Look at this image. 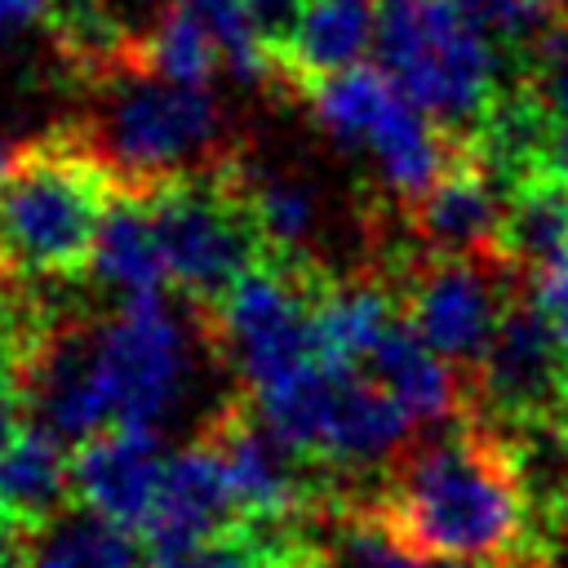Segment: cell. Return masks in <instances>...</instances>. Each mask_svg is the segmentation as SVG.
I'll use <instances>...</instances> for the list:
<instances>
[{
  "label": "cell",
  "instance_id": "484cf974",
  "mask_svg": "<svg viewBox=\"0 0 568 568\" xmlns=\"http://www.w3.org/2000/svg\"><path fill=\"white\" fill-rule=\"evenodd\" d=\"M49 18H53V0H0V36L49 27Z\"/></svg>",
  "mask_w": 568,
  "mask_h": 568
},
{
  "label": "cell",
  "instance_id": "9a60e30c",
  "mask_svg": "<svg viewBox=\"0 0 568 568\" xmlns=\"http://www.w3.org/2000/svg\"><path fill=\"white\" fill-rule=\"evenodd\" d=\"M75 501V470L67 439L53 430L18 426V435L0 448V519L18 528H40L58 519Z\"/></svg>",
  "mask_w": 568,
  "mask_h": 568
},
{
  "label": "cell",
  "instance_id": "ffe728a7",
  "mask_svg": "<svg viewBox=\"0 0 568 568\" xmlns=\"http://www.w3.org/2000/svg\"><path fill=\"white\" fill-rule=\"evenodd\" d=\"M373 40H377V0H306L280 89L297 93L306 80L364 62V53H373Z\"/></svg>",
  "mask_w": 568,
  "mask_h": 568
},
{
  "label": "cell",
  "instance_id": "2e32d148",
  "mask_svg": "<svg viewBox=\"0 0 568 568\" xmlns=\"http://www.w3.org/2000/svg\"><path fill=\"white\" fill-rule=\"evenodd\" d=\"M93 280L115 297H151L164 293L169 284V266H164V248L151 222V204L146 195L120 191L98 226V244H93V262H89Z\"/></svg>",
  "mask_w": 568,
  "mask_h": 568
},
{
  "label": "cell",
  "instance_id": "8992f818",
  "mask_svg": "<svg viewBox=\"0 0 568 568\" xmlns=\"http://www.w3.org/2000/svg\"><path fill=\"white\" fill-rule=\"evenodd\" d=\"M146 204L164 248L169 284L186 293L195 315H209L257 262L271 257L235 160L213 173L178 178L151 191Z\"/></svg>",
  "mask_w": 568,
  "mask_h": 568
},
{
  "label": "cell",
  "instance_id": "7a4b0ae2",
  "mask_svg": "<svg viewBox=\"0 0 568 568\" xmlns=\"http://www.w3.org/2000/svg\"><path fill=\"white\" fill-rule=\"evenodd\" d=\"M89 111L80 138L111 169L120 191L151 195L178 178L213 173L240 155L231 120L209 84H182L151 71L133 44L84 80Z\"/></svg>",
  "mask_w": 568,
  "mask_h": 568
},
{
  "label": "cell",
  "instance_id": "f546056e",
  "mask_svg": "<svg viewBox=\"0 0 568 568\" xmlns=\"http://www.w3.org/2000/svg\"><path fill=\"white\" fill-rule=\"evenodd\" d=\"M13 155H18V142H4V138H0V191H4V178H9V169H13Z\"/></svg>",
  "mask_w": 568,
  "mask_h": 568
},
{
  "label": "cell",
  "instance_id": "7402d4cb",
  "mask_svg": "<svg viewBox=\"0 0 568 568\" xmlns=\"http://www.w3.org/2000/svg\"><path fill=\"white\" fill-rule=\"evenodd\" d=\"M457 4L479 27V36L506 58L515 75H524L528 62L550 44V36L568 27L555 0H457Z\"/></svg>",
  "mask_w": 568,
  "mask_h": 568
},
{
  "label": "cell",
  "instance_id": "6da1fadb",
  "mask_svg": "<svg viewBox=\"0 0 568 568\" xmlns=\"http://www.w3.org/2000/svg\"><path fill=\"white\" fill-rule=\"evenodd\" d=\"M373 506L430 559L550 568L555 541L506 430L462 417L435 439H413L382 475Z\"/></svg>",
  "mask_w": 568,
  "mask_h": 568
},
{
  "label": "cell",
  "instance_id": "52a82bcc",
  "mask_svg": "<svg viewBox=\"0 0 568 568\" xmlns=\"http://www.w3.org/2000/svg\"><path fill=\"white\" fill-rule=\"evenodd\" d=\"M328 275V266L266 257L209 315H195L204 342L240 377L244 395H262L324 359L315 342V297Z\"/></svg>",
  "mask_w": 568,
  "mask_h": 568
},
{
  "label": "cell",
  "instance_id": "f1b7e54d",
  "mask_svg": "<svg viewBox=\"0 0 568 568\" xmlns=\"http://www.w3.org/2000/svg\"><path fill=\"white\" fill-rule=\"evenodd\" d=\"M546 164L568 173V115H564V120H555V124H550V133H546Z\"/></svg>",
  "mask_w": 568,
  "mask_h": 568
},
{
  "label": "cell",
  "instance_id": "4316f807",
  "mask_svg": "<svg viewBox=\"0 0 568 568\" xmlns=\"http://www.w3.org/2000/svg\"><path fill=\"white\" fill-rule=\"evenodd\" d=\"M0 568H27V528L0 519Z\"/></svg>",
  "mask_w": 568,
  "mask_h": 568
},
{
  "label": "cell",
  "instance_id": "4fadbf2b",
  "mask_svg": "<svg viewBox=\"0 0 568 568\" xmlns=\"http://www.w3.org/2000/svg\"><path fill=\"white\" fill-rule=\"evenodd\" d=\"M240 524V506L226 479V466L217 457V448L195 435L186 448H178L164 462V479H160V497L155 510L142 528L151 555L160 550H178L186 541H200L209 532H222Z\"/></svg>",
  "mask_w": 568,
  "mask_h": 568
},
{
  "label": "cell",
  "instance_id": "44dd1931",
  "mask_svg": "<svg viewBox=\"0 0 568 568\" xmlns=\"http://www.w3.org/2000/svg\"><path fill=\"white\" fill-rule=\"evenodd\" d=\"M133 53L151 71H160L169 80H182V84H213V75L222 71V53H217L209 27L200 22V13L186 0L160 9L133 36Z\"/></svg>",
  "mask_w": 568,
  "mask_h": 568
},
{
  "label": "cell",
  "instance_id": "8fae6325",
  "mask_svg": "<svg viewBox=\"0 0 568 568\" xmlns=\"http://www.w3.org/2000/svg\"><path fill=\"white\" fill-rule=\"evenodd\" d=\"M501 217L506 186L470 146L448 164L435 186L404 204V226L417 253L448 257H501Z\"/></svg>",
  "mask_w": 568,
  "mask_h": 568
},
{
  "label": "cell",
  "instance_id": "d6a6232c",
  "mask_svg": "<svg viewBox=\"0 0 568 568\" xmlns=\"http://www.w3.org/2000/svg\"><path fill=\"white\" fill-rule=\"evenodd\" d=\"M564 430H568V422H564Z\"/></svg>",
  "mask_w": 568,
  "mask_h": 568
},
{
  "label": "cell",
  "instance_id": "5b68a950",
  "mask_svg": "<svg viewBox=\"0 0 568 568\" xmlns=\"http://www.w3.org/2000/svg\"><path fill=\"white\" fill-rule=\"evenodd\" d=\"M297 98L306 102L315 129L351 160H364L399 209L435 186L466 151V142H457L382 67L368 62L306 80Z\"/></svg>",
  "mask_w": 568,
  "mask_h": 568
},
{
  "label": "cell",
  "instance_id": "83f0119b",
  "mask_svg": "<svg viewBox=\"0 0 568 568\" xmlns=\"http://www.w3.org/2000/svg\"><path fill=\"white\" fill-rule=\"evenodd\" d=\"M22 390L13 382H0V448L18 435V417H22Z\"/></svg>",
  "mask_w": 568,
  "mask_h": 568
},
{
  "label": "cell",
  "instance_id": "277c9868",
  "mask_svg": "<svg viewBox=\"0 0 568 568\" xmlns=\"http://www.w3.org/2000/svg\"><path fill=\"white\" fill-rule=\"evenodd\" d=\"M377 67L457 142H470L497 98L519 84L457 0H377Z\"/></svg>",
  "mask_w": 568,
  "mask_h": 568
},
{
  "label": "cell",
  "instance_id": "e0dca14e",
  "mask_svg": "<svg viewBox=\"0 0 568 568\" xmlns=\"http://www.w3.org/2000/svg\"><path fill=\"white\" fill-rule=\"evenodd\" d=\"M235 173L244 182V195L257 213V226L266 235V253L280 262H311L324 266L320 257V226H324V200L320 191L288 169H266V164H248L244 155H235Z\"/></svg>",
  "mask_w": 568,
  "mask_h": 568
},
{
  "label": "cell",
  "instance_id": "9c48e42d",
  "mask_svg": "<svg viewBox=\"0 0 568 568\" xmlns=\"http://www.w3.org/2000/svg\"><path fill=\"white\" fill-rule=\"evenodd\" d=\"M470 417L506 435L568 422V346L524 284L470 373Z\"/></svg>",
  "mask_w": 568,
  "mask_h": 568
},
{
  "label": "cell",
  "instance_id": "7c38bea8",
  "mask_svg": "<svg viewBox=\"0 0 568 568\" xmlns=\"http://www.w3.org/2000/svg\"><path fill=\"white\" fill-rule=\"evenodd\" d=\"M164 462L169 457L160 448L155 426L115 422L75 448V457H71L75 501L142 532L155 510V497H160Z\"/></svg>",
  "mask_w": 568,
  "mask_h": 568
},
{
  "label": "cell",
  "instance_id": "cb8c5ba5",
  "mask_svg": "<svg viewBox=\"0 0 568 568\" xmlns=\"http://www.w3.org/2000/svg\"><path fill=\"white\" fill-rule=\"evenodd\" d=\"M244 9H248V22H253L262 49L275 62V89H280L297 27H302V13H306V0H244Z\"/></svg>",
  "mask_w": 568,
  "mask_h": 568
},
{
  "label": "cell",
  "instance_id": "ac0fdd59",
  "mask_svg": "<svg viewBox=\"0 0 568 568\" xmlns=\"http://www.w3.org/2000/svg\"><path fill=\"white\" fill-rule=\"evenodd\" d=\"M501 257L519 275H532L568 257V173L564 169L537 164L506 191Z\"/></svg>",
  "mask_w": 568,
  "mask_h": 568
},
{
  "label": "cell",
  "instance_id": "4dcf8cb0",
  "mask_svg": "<svg viewBox=\"0 0 568 568\" xmlns=\"http://www.w3.org/2000/svg\"><path fill=\"white\" fill-rule=\"evenodd\" d=\"M133 4H142V9H155V13H160V9H169V4H178V0H133Z\"/></svg>",
  "mask_w": 568,
  "mask_h": 568
},
{
  "label": "cell",
  "instance_id": "603a6c76",
  "mask_svg": "<svg viewBox=\"0 0 568 568\" xmlns=\"http://www.w3.org/2000/svg\"><path fill=\"white\" fill-rule=\"evenodd\" d=\"M200 22L209 27L217 53H222V71L248 89H262V84H275V62L271 53L262 49L253 22H248V9L244 0H186Z\"/></svg>",
  "mask_w": 568,
  "mask_h": 568
},
{
  "label": "cell",
  "instance_id": "3957f363",
  "mask_svg": "<svg viewBox=\"0 0 568 568\" xmlns=\"http://www.w3.org/2000/svg\"><path fill=\"white\" fill-rule=\"evenodd\" d=\"M115 195L120 182L75 124L18 142L0 191V257L31 280H75Z\"/></svg>",
  "mask_w": 568,
  "mask_h": 568
},
{
  "label": "cell",
  "instance_id": "30bf717a",
  "mask_svg": "<svg viewBox=\"0 0 568 568\" xmlns=\"http://www.w3.org/2000/svg\"><path fill=\"white\" fill-rule=\"evenodd\" d=\"M98 364L115 422L160 426L191 373V342L164 293L129 297L98 315Z\"/></svg>",
  "mask_w": 568,
  "mask_h": 568
},
{
  "label": "cell",
  "instance_id": "d6986e66",
  "mask_svg": "<svg viewBox=\"0 0 568 568\" xmlns=\"http://www.w3.org/2000/svg\"><path fill=\"white\" fill-rule=\"evenodd\" d=\"M151 546L89 506H67L58 519L27 532V568H146Z\"/></svg>",
  "mask_w": 568,
  "mask_h": 568
},
{
  "label": "cell",
  "instance_id": "d4e9b609",
  "mask_svg": "<svg viewBox=\"0 0 568 568\" xmlns=\"http://www.w3.org/2000/svg\"><path fill=\"white\" fill-rule=\"evenodd\" d=\"M524 280V293L546 311V320L555 324L559 342L568 346V257L532 271V275H519Z\"/></svg>",
  "mask_w": 568,
  "mask_h": 568
},
{
  "label": "cell",
  "instance_id": "ba28073f",
  "mask_svg": "<svg viewBox=\"0 0 568 568\" xmlns=\"http://www.w3.org/2000/svg\"><path fill=\"white\" fill-rule=\"evenodd\" d=\"M395 293L408 324L470 382L484 359L501 311L519 293V271L506 257H448V253H408L395 271Z\"/></svg>",
  "mask_w": 568,
  "mask_h": 568
},
{
  "label": "cell",
  "instance_id": "5bb4252c",
  "mask_svg": "<svg viewBox=\"0 0 568 568\" xmlns=\"http://www.w3.org/2000/svg\"><path fill=\"white\" fill-rule=\"evenodd\" d=\"M364 373L377 377L417 426H453L470 417V382L408 324L404 306L368 351Z\"/></svg>",
  "mask_w": 568,
  "mask_h": 568
},
{
  "label": "cell",
  "instance_id": "1f68e13d",
  "mask_svg": "<svg viewBox=\"0 0 568 568\" xmlns=\"http://www.w3.org/2000/svg\"><path fill=\"white\" fill-rule=\"evenodd\" d=\"M315 568H333V564H328V559H324V564H315Z\"/></svg>",
  "mask_w": 568,
  "mask_h": 568
}]
</instances>
